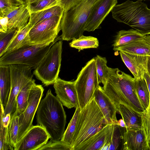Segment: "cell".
I'll return each instance as SVG.
<instances>
[{"mask_svg": "<svg viewBox=\"0 0 150 150\" xmlns=\"http://www.w3.org/2000/svg\"><path fill=\"white\" fill-rule=\"evenodd\" d=\"M35 83L33 79L29 81L21 90L16 98L17 111L18 115L25 110L28 104L29 96L31 89Z\"/></svg>", "mask_w": 150, "mask_h": 150, "instance_id": "cell-26", "label": "cell"}, {"mask_svg": "<svg viewBox=\"0 0 150 150\" xmlns=\"http://www.w3.org/2000/svg\"><path fill=\"white\" fill-rule=\"evenodd\" d=\"M112 131L113 124H108L74 150H109Z\"/></svg>", "mask_w": 150, "mask_h": 150, "instance_id": "cell-15", "label": "cell"}, {"mask_svg": "<svg viewBox=\"0 0 150 150\" xmlns=\"http://www.w3.org/2000/svg\"><path fill=\"white\" fill-rule=\"evenodd\" d=\"M56 97L68 109L79 107L75 81H67L58 78L53 84Z\"/></svg>", "mask_w": 150, "mask_h": 150, "instance_id": "cell-13", "label": "cell"}, {"mask_svg": "<svg viewBox=\"0 0 150 150\" xmlns=\"http://www.w3.org/2000/svg\"><path fill=\"white\" fill-rule=\"evenodd\" d=\"M63 7L58 5L31 14L28 23L33 26L36 24L53 17L63 16Z\"/></svg>", "mask_w": 150, "mask_h": 150, "instance_id": "cell-24", "label": "cell"}, {"mask_svg": "<svg viewBox=\"0 0 150 150\" xmlns=\"http://www.w3.org/2000/svg\"><path fill=\"white\" fill-rule=\"evenodd\" d=\"M11 88L9 65H0V101L4 108L7 103Z\"/></svg>", "mask_w": 150, "mask_h": 150, "instance_id": "cell-21", "label": "cell"}, {"mask_svg": "<svg viewBox=\"0 0 150 150\" xmlns=\"http://www.w3.org/2000/svg\"><path fill=\"white\" fill-rule=\"evenodd\" d=\"M0 120V150H14L9 142L8 132V125H4L2 120Z\"/></svg>", "mask_w": 150, "mask_h": 150, "instance_id": "cell-36", "label": "cell"}, {"mask_svg": "<svg viewBox=\"0 0 150 150\" xmlns=\"http://www.w3.org/2000/svg\"><path fill=\"white\" fill-rule=\"evenodd\" d=\"M30 6L21 5L5 16L8 18V29L17 28L21 30L27 25L30 15Z\"/></svg>", "mask_w": 150, "mask_h": 150, "instance_id": "cell-19", "label": "cell"}, {"mask_svg": "<svg viewBox=\"0 0 150 150\" xmlns=\"http://www.w3.org/2000/svg\"><path fill=\"white\" fill-rule=\"evenodd\" d=\"M114 50L134 55L150 56V45L144 38L132 42Z\"/></svg>", "mask_w": 150, "mask_h": 150, "instance_id": "cell-22", "label": "cell"}, {"mask_svg": "<svg viewBox=\"0 0 150 150\" xmlns=\"http://www.w3.org/2000/svg\"><path fill=\"white\" fill-rule=\"evenodd\" d=\"M75 84L81 110L93 98L95 90L99 85L94 57L82 67L75 81Z\"/></svg>", "mask_w": 150, "mask_h": 150, "instance_id": "cell-8", "label": "cell"}, {"mask_svg": "<svg viewBox=\"0 0 150 150\" xmlns=\"http://www.w3.org/2000/svg\"><path fill=\"white\" fill-rule=\"evenodd\" d=\"M140 113L142 118V129L148 142L150 139V101L147 108Z\"/></svg>", "mask_w": 150, "mask_h": 150, "instance_id": "cell-37", "label": "cell"}, {"mask_svg": "<svg viewBox=\"0 0 150 150\" xmlns=\"http://www.w3.org/2000/svg\"><path fill=\"white\" fill-rule=\"evenodd\" d=\"M145 36L136 30H121L117 33L112 45L113 50H114L132 42L144 39Z\"/></svg>", "mask_w": 150, "mask_h": 150, "instance_id": "cell-23", "label": "cell"}, {"mask_svg": "<svg viewBox=\"0 0 150 150\" xmlns=\"http://www.w3.org/2000/svg\"><path fill=\"white\" fill-rule=\"evenodd\" d=\"M42 150H72V148L71 146L65 144L61 140L56 141L50 140L37 149Z\"/></svg>", "mask_w": 150, "mask_h": 150, "instance_id": "cell-38", "label": "cell"}, {"mask_svg": "<svg viewBox=\"0 0 150 150\" xmlns=\"http://www.w3.org/2000/svg\"><path fill=\"white\" fill-rule=\"evenodd\" d=\"M18 129V115L16 110L15 112L11 114L10 120L8 127L9 142L14 149L17 143Z\"/></svg>", "mask_w": 150, "mask_h": 150, "instance_id": "cell-32", "label": "cell"}, {"mask_svg": "<svg viewBox=\"0 0 150 150\" xmlns=\"http://www.w3.org/2000/svg\"><path fill=\"white\" fill-rule=\"evenodd\" d=\"M60 5V0H39L30 6V14Z\"/></svg>", "mask_w": 150, "mask_h": 150, "instance_id": "cell-34", "label": "cell"}, {"mask_svg": "<svg viewBox=\"0 0 150 150\" xmlns=\"http://www.w3.org/2000/svg\"></svg>", "mask_w": 150, "mask_h": 150, "instance_id": "cell-48", "label": "cell"}, {"mask_svg": "<svg viewBox=\"0 0 150 150\" xmlns=\"http://www.w3.org/2000/svg\"><path fill=\"white\" fill-rule=\"evenodd\" d=\"M33 27L32 24L28 23L27 25L21 30H18L16 35L5 50L4 54L16 50L24 45L30 44V40L29 33Z\"/></svg>", "mask_w": 150, "mask_h": 150, "instance_id": "cell-25", "label": "cell"}, {"mask_svg": "<svg viewBox=\"0 0 150 150\" xmlns=\"http://www.w3.org/2000/svg\"><path fill=\"white\" fill-rule=\"evenodd\" d=\"M81 109L79 107L76 108L74 113L70 121L61 140L71 146L75 132L78 117Z\"/></svg>", "mask_w": 150, "mask_h": 150, "instance_id": "cell-31", "label": "cell"}, {"mask_svg": "<svg viewBox=\"0 0 150 150\" xmlns=\"http://www.w3.org/2000/svg\"><path fill=\"white\" fill-rule=\"evenodd\" d=\"M24 4L21 0H0V16H5Z\"/></svg>", "mask_w": 150, "mask_h": 150, "instance_id": "cell-35", "label": "cell"}, {"mask_svg": "<svg viewBox=\"0 0 150 150\" xmlns=\"http://www.w3.org/2000/svg\"><path fill=\"white\" fill-rule=\"evenodd\" d=\"M143 78L145 80L149 91L150 97V75L147 71L145 72L143 74Z\"/></svg>", "mask_w": 150, "mask_h": 150, "instance_id": "cell-41", "label": "cell"}, {"mask_svg": "<svg viewBox=\"0 0 150 150\" xmlns=\"http://www.w3.org/2000/svg\"><path fill=\"white\" fill-rule=\"evenodd\" d=\"M123 150H149L148 141L142 129L125 132Z\"/></svg>", "mask_w": 150, "mask_h": 150, "instance_id": "cell-18", "label": "cell"}, {"mask_svg": "<svg viewBox=\"0 0 150 150\" xmlns=\"http://www.w3.org/2000/svg\"><path fill=\"white\" fill-rule=\"evenodd\" d=\"M63 105L49 89L38 107L37 122L45 130L50 140H61L65 132L66 115Z\"/></svg>", "mask_w": 150, "mask_h": 150, "instance_id": "cell-2", "label": "cell"}, {"mask_svg": "<svg viewBox=\"0 0 150 150\" xmlns=\"http://www.w3.org/2000/svg\"><path fill=\"white\" fill-rule=\"evenodd\" d=\"M61 39L58 37L54 41L42 44H27L0 57V65L21 64L35 69L39 65L52 46Z\"/></svg>", "mask_w": 150, "mask_h": 150, "instance_id": "cell-6", "label": "cell"}, {"mask_svg": "<svg viewBox=\"0 0 150 150\" xmlns=\"http://www.w3.org/2000/svg\"><path fill=\"white\" fill-rule=\"evenodd\" d=\"M11 75V88L7 103L4 108L3 117L13 113L17 109L16 98L22 88L33 79V74L30 67L23 64L9 65Z\"/></svg>", "mask_w": 150, "mask_h": 150, "instance_id": "cell-9", "label": "cell"}, {"mask_svg": "<svg viewBox=\"0 0 150 150\" xmlns=\"http://www.w3.org/2000/svg\"><path fill=\"white\" fill-rule=\"evenodd\" d=\"M25 4H26L28 5H30V0H21Z\"/></svg>", "mask_w": 150, "mask_h": 150, "instance_id": "cell-44", "label": "cell"}, {"mask_svg": "<svg viewBox=\"0 0 150 150\" xmlns=\"http://www.w3.org/2000/svg\"><path fill=\"white\" fill-rule=\"evenodd\" d=\"M108 124L93 98L81 110L71 145L72 150L86 141Z\"/></svg>", "mask_w": 150, "mask_h": 150, "instance_id": "cell-3", "label": "cell"}, {"mask_svg": "<svg viewBox=\"0 0 150 150\" xmlns=\"http://www.w3.org/2000/svg\"><path fill=\"white\" fill-rule=\"evenodd\" d=\"M136 92L138 98L144 109L149 105L150 94L146 82L144 78L135 81Z\"/></svg>", "mask_w": 150, "mask_h": 150, "instance_id": "cell-30", "label": "cell"}, {"mask_svg": "<svg viewBox=\"0 0 150 150\" xmlns=\"http://www.w3.org/2000/svg\"><path fill=\"white\" fill-rule=\"evenodd\" d=\"M39 0H30V5L35 3Z\"/></svg>", "mask_w": 150, "mask_h": 150, "instance_id": "cell-45", "label": "cell"}, {"mask_svg": "<svg viewBox=\"0 0 150 150\" xmlns=\"http://www.w3.org/2000/svg\"><path fill=\"white\" fill-rule=\"evenodd\" d=\"M50 136L42 127L33 126L16 144L14 150H37L46 144Z\"/></svg>", "mask_w": 150, "mask_h": 150, "instance_id": "cell-12", "label": "cell"}, {"mask_svg": "<svg viewBox=\"0 0 150 150\" xmlns=\"http://www.w3.org/2000/svg\"><path fill=\"white\" fill-rule=\"evenodd\" d=\"M109 76L103 88L118 112L119 105L123 104L139 112L145 109L137 94L135 79L118 68L108 67Z\"/></svg>", "mask_w": 150, "mask_h": 150, "instance_id": "cell-1", "label": "cell"}, {"mask_svg": "<svg viewBox=\"0 0 150 150\" xmlns=\"http://www.w3.org/2000/svg\"><path fill=\"white\" fill-rule=\"evenodd\" d=\"M117 2V0H98L87 19L84 31H93L100 28V24Z\"/></svg>", "mask_w": 150, "mask_h": 150, "instance_id": "cell-14", "label": "cell"}, {"mask_svg": "<svg viewBox=\"0 0 150 150\" xmlns=\"http://www.w3.org/2000/svg\"><path fill=\"white\" fill-rule=\"evenodd\" d=\"M63 16L53 17L33 26L29 33V44H42L54 41L61 30V22Z\"/></svg>", "mask_w": 150, "mask_h": 150, "instance_id": "cell-10", "label": "cell"}, {"mask_svg": "<svg viewBox=\"0 0 150 150\" xmlns=\"http://www.w3.org/2000/svg\"><path fill=\"white\" fill-rule=\"evenodd\" d=\"M148 146L149 149V150H150V139L148 141Z\"/></svg>", "mask_w": 150, "mask_h": 150, "instance_id": "cell-46", "label": "cell"}, {"mask_svg": "<svg viewBox=\"0 0 150 150\" xmlns=\"http://www.w3.org/2000/svg\"><path fill=\"white\" fill-rule=\"evenodd\" d=\"M98 0H82L77 5L64 12L61 22V40L67 41L83 35L87 19Z\"/></svg>", "mask_w": 150, "mask_h": 150, "instance_id": "cell-5", "label": "cell"}, {"mask_svg": "<svg viewBox=\"0 0 150 150\" xmlns=\"http://www.w3.org/2000/svg\"><path fill=\"white\" fill-rule=\"evenodd\" d=\"M126 130L125 127H122L116 124L113 125L109 150H123L124 133Z\"/></svg>", "mask_w": 150, "mask_h": 150, "instance_id": "cell-28", "label": "cell"}, {"mask_svg": "<svg viewBox=\"0 0 150 150\" xmlns=\"http://www.w3.org/2000/svg\"><path fill=\"white\" fill-rule=\"evenodd\" d=\"M147 71L150 75V56H148L147 64Z\"/></svg>", "mask_w": 150, "mask_h": 150, "instance_id": "cell-43", "label": "cell"}, {"mask_svg": "<svg viewBox=\"0 0 150 150\" xmlns=\"http://www.w3.org/2000/svg\"><path fill=\"white\" fill-rule=\"evenodd\" d=\"M8 18L6 16H0V32H6L8 29Z\"/></svg>", "mask_w": 150, "mask_h": 150, "instance_id": "cell-40", "label": "cell"}, {"mask_svg": "<svg viewBox=\"0 0 150 150\" xmlns=\"http://www.w3.org/2000/svg\"><path fill=\"white\" fill-rule=\"evenodd\" d=\"M98 83L105 85L109 76L108 69L107 66V61L105 57L97 55L94 57Z\"/></svg>", "mask_w": 150, "mask_h": 150, "instance_id": "cell-29", "label": "cell"}, {"mask_svg": "<svg viewBox=\"0 0 150 150\" xmlns=\"http://www.w3.org/2000/svg\"><path fill=\"white\" fill-rule=\"evenodd\" d=\"M69 45L71 47L78 49L79 52L84 49L97 48L99 46V41L96 38L83 35L72 40Z\"/></svg>", "mask_w": 150, "mask_h": 150, "instance_id": "cell-27", "label": "cell"}, {"mask_svg": "<svg viewBox=\"0 0 150 150\" xmlns=\"http://www.w3.org/2000/svg\"><path fill=\"white\" fill-rule=\"evenodd\" d=\"M18 32L17 28L8 29L6 32H0V57L4 51Z\"/></svg>", "mask_w": 150, "mask_h": 150, "instance_id": "cell-33", "label": "cell"}, {"mask_svg": "<svg viewBox=\"0 0 150 150\" xmlns=\"http://www.w3.org/2000/svg\"><path fill=\"white\" fill-rule=\"evenodd\" d=\"M62 40L51 47L33 72L36 78L45 86L53 84L59 78L62 60Z\"/></svg>", "mask_w": 150, "mask_h": 150, "instance_id": "cell-7", "label": "cell"}, {"mask_svg": "<svg viewBox=\"0 0 150 150\" xmlns=\"http://www.w3.org/2000/svg\"><path fill=\"white\" fill-rule=\"evenodd\" d=\"M142 1L127 0L115 5L111 12L117 22L127 24L145 36L150 34V9Z\"/></svg>", "mask_w": 150, "mask_h": 150, "instance_id": "cell-4", "label": "cell"}, {"mask_svg": "<svg viewBox=\"0 0 150 150\" xmlns=\"http://www.w3.org/2000/svg\"><path fill=\"white\" fill-rule=\"evenodd\" d=\"M82 0H60V5L66 12L77 5Z\"/></svg>", "mask_w": 150, "mask_h": 150, "instance_id": "cell-39", "label": "cell"}, {"mask_svg": "<svg viewBox=\"0 0 150 150\" xmlns=\"http://www.w3.org/2000/svg\"></svg>", "mask_w": 150, "mask_h": 150, "instance_id": "cell-47", "label": "cell"}, {"mask_svg": "<svg viewBox=\"0 0 150 150\" xmlns=\"http://www.w3.org/2000/svg\"><path fill=\"white\" fill-rule=\"evenodd\" d=\"M44 89L42 85L34 84L28 97V104L25 111L18 115L19 129L17 143L33 126V119L43 96Z\"/></svg>", "mask_w": 150, "mask_h": 150, "instance_id": "cell-11", "label": "cell"}, {"mask_svg": "<svg viewBox=\"0 0 150 150\" xmlns=\"http://www.w3.org/2000/svg\"><path fill=\"white\" fill-rule=\"evenodd\" d=\"M117 125L122 127H125V122L122 119H121L117 121Z\"/></svg>", "mask_w": 150, "mask_h": 150, "instance_id": "cell-42", "label": "cell"}, {"mask_svg": "<svg viewBox=\"0 0 150 150\" xmlns=\"http://www.w3.org/2000/svg\"><path fill=\"white\" fill-rule=\"evenodd\" d=\"M122 60L136 80L143 78L144 73L147 71L148 56L133 55L120 51Z\"/></svg>", "mask_w": 150, "mask_h": 150, "instance_id": "cell-17", "label": "cell"}, {"mask_svg": "<svg viewBox=\"0 0 150 150\" xmlns=\"http://www.w3.org/2000/svg\"><path fill=\"white\" fill-rule=\"evenodd\" d=\"M118 112L125 122L126 131L142 129L140 112L122 103L119 104Z\"/></svg>", "mask_w": 150, "mask_h": 150, "instance_id": "cell-20", "label": "cell"}, {"mask_svg": "<svg viewBox=\"0 0 150 150\" xmlns=\"http://www.w3.org/2000/svg\"><path fill=\"white\" fill-rule=\"evenodd\" d=\"M93 97L99 107L108 124L117 125V110L110 99L100 85L95 90Z\"/></svg>", "mask_w": 150, "mask_h": 150, "instance_id": "cell-16", "label": "cell"}]
</instances>
